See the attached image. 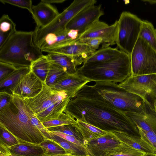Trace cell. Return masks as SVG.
Masks as SVG:
<instances>
[{
	"label": "cell",
	"mask_w": 156,
	"mask_h": 156,
	"mask_svg": "<svg viewBox=\"0 0 156 156\" xmlns=\"http://www.w3.org/2000/svg\"><path fill=\"white\" fill-rule=\"evenodd\" d=\"M64 112L105 130L122 131L140 137L136 126L124 112L96 97L76 96Z\"/></svg>",
	"instance_id": "6da1fadb"
},
{
	"label": "cell",
	"mask_w": 156,
	"mask_h": 156,
	"mask_svg": "<svg viewBox=\"0 0 156 156\" xmlns=\"http://www.w3.org/2000/svg\"><path fill=\"white\" fill-rule=\"evenodd\" d=\"M30 110L23 98L12 94L10 103L0 110V123L20 140L40 144L46 138L32 123Z\"/></svg>",
	"instance_id": "7a4b0ae2"
},
{
	"label": "cell",
	"mask_w": 156,
	"mask_h": 156,
	"mask_svg": "<svg viewBox=\"0 0 156 156\" xmlns=\"http://www.w3.org/2000/svg\"><path fill=\"white\" fill-rule=\"evenodd\" d=\"M76 96L96 97L109 103L124 112L143 113L146 102L140 96L128 92L113 82H96L85 85Z\"/></svg>",
	"instance_id": "3957f363"
},
{
	"label": "cell",
	"mask_w": 156,
	"mask_h": 156,
	"mask_svg": "<svg viewBox=\"0 0 156 156\" xmlns=\"http://www.w3.org/2000/svg\"><path fill=\"white\" fill-rule=\"evenodd\" d=\"M34 31H16L0 48V61L19 68L30 66L43 55L34 44Z\"/></svg>",
	"instance_id": "277c9868"
},
{
	"label": "cell",
	"mask_w": 156,
	"mask_h": 156,
	"mask_svg": "<svg viewBox=\"0 0 156 156\" xmlns=\"http://www.w3.org/2000/svg\"><path fill=\"white\" fill-rule=\"evenodd\" d=\"M77 73L91 82L121 83L131 75L130 55L122 51L108 61L83 63L78 68Z\"/></svg>",
	"instance_id": "5b68a950"
},
{
	"label": "cell",
	"mask_w": 156,
	"mask_h": 156,
	"mask_svg": "<svg viewBox=\"0 0 156 156\" xmlns=\"http://www.w3.org/2000/svg\"><path fill=\"white\" fill-rule=\"evenodd\" d=\"M117 48L130 55L139 37L142 20L129 12H122L118 20Z\"/></svg>",
	"instance_id": "8992f818"
},
{
	"label": "cell",
	"mask_w": 156,
	"mask_h": 156,
	"mask_svg": "<svg viewBox=\"0 0 156 156\" xmlns=\"http://www.w3.org/2000/svg\"><path fill=\"white\" fill-rule=\"evenodd\" d=\"M131 76L156 74V51L139 37L130 55Z\"/></svg>",
	"instance_id": "52a82bcc"
},
{
	"label": "cell",
	"mask_w": 156,
	"mask_h": 156,
	"mask_svg": "<svg viewBox=\"0 0 156 156\" xmlns=\"http://www.w3.org/2000/svg\"><path fill=\"white\" fill-rule=\"evenodd\" d=\"M95 0H75L70 5L46 27L35 28L33 41L36 46L48 34L64 30L69 21L78 13L87 7L95 4Z\"/></svg>",
	"instance_id": "ba28073f"
},
{
	"label": "cell",
	"mask_w": 156,
	"mask_h": 156,
	"mask_svg": "<svg viewBox=\"0 0 156 156\" xmlns=\"http://www.w3.org/2000/svg\"><path fill=\"white\" fill-rule=\"evenodd\" d=\"M118 84L119 87L140 96L153 106L151 101L153 105L156 98V74L130 76Z\"/></svg>",
	"instance_id": "9c48e42d"
},
{
	"label": "cell",
	"mask_w": 156,
	"mask_h": 156,
	"mask_svg": "<svg viewBox=\"0 0 156 156\" xmlns=\"http://www.w3.org/2000/svg\"><path fill=\"white\" fill-rule=\"evenodd\" d=\"M69 96L63 91H57L46 85L44 83L41 91L35 96L23 98L35 115L40 113L54 103ZM70 97V96H69Z\"/></svg>",
	"instance_id": "30bf717a"
},
{
	"label": "cell",
	"mask_w": 156,
	"mask_h": 156,
	"mask_svg": "<svg viewBox=\"0 0 156 156\" xmlns=\"http://www.w3.org/2000/svg\"><path fill=\"white\" fill-rule=\"evenodd\" d=\"M119 28L118 20L109 26L106 23L96 21L81 34L77 40L86 38H99L102 40V47L116 44Z\"/></svg>",
	"instance_id": "8fae6325"
},
{
	"label": "cell",
	"mask_w": 156,
	"mask_h": 156,
	"mask_svg": "<svg viewBox=\"0 0 156 156\" xmlns=\"http://www.w3.org/2000/svg\"><path fill=\"white\" fill-rule=\"evenodd\" d=\"M101 6V4H93L84 8L69 21L66 26V29L78 30L79 36L104 15Z\"/></svg>",
	"instance_id": "7c38bea8"
},
{
	"label": "cell",
	"mask_w": 156,
	"mask_h": 156,
	"mask_svg": "<svg viewBox=\"0 0 156 156\" xmlns=\"http://www.w3.org/2000/svg\"><path fill=\"white\" fill-rule=\"evenodd\" d=\"M41 51L64 54L72 57L77 66L83 63L85 60L95 51L87 45L74 40L61 46L44 49Z\"/></svg>",
	"instance_id": "4fadbf2b"
},
{
	"label": "cell",
	"mask_w": 156,
	"mask_h": 156,
	"mask_svg": "<svg viewBox=\"0 0 156 156\" xmlns=\"http://www.w3.org/2000/svg\"><path fill=\"white\" fill-rule=\"evenodd\" d=\"M44 83L30 70L20 76L11 93L23 98H32L41 91Z\"/></svg>",
	"instance_id": "5bb4252c"
},
{
	"label": "cell",
	"mask_w": 156,
	"mask_h": 156,
	"mask_svg": "<svg viewBox=\"0 0 156 156\" xmlns=\"http://www.w3.org/2000/svg\"><path fill=\"white\" fill-rule=\"evenodd\" d=\"M90 82L87 78L77 73L68 75L52 88L57 91H65L72 99L76 96L85 85Z\"/></svg>",
	"instance_id": "9a60e30c"
},
{
	"label": "cell",
	"mask_w": 156,
	"mask_h": 156,
	"mask_svg": "<svg viewBox=\"0 0 156 156\" xmlns=\"http://www.w3.org/2000/svg\"><path fill=\"white\" fill-rule=\"evenodd\" d=\"M34 16L36 24L35 28L44 27L50 24L59 15L57 9L51 4L41 2L33 5Z\"/></svg>",
	"instance_id": "2e32d148"
},
{
	"label": "cell",
	"mask_w": 156,
	"mask_h": 156,
	"mask_svg": "<svg viewBox=\"0 0 156 156\" xmlns=\"http://www.w3.org/2000/svg\"><path fill=\"white\" fill-rule=\"evenodd\" d=\"M124 113L137 127L146 131H156V112L152 105L146 103L143 113Z\"/></svg>",
	"instance_id": "e0dca14e"
},
{
	"label": "cell",
	"mask_w": 156,
	"mask_h": 156,
	"mask_svg": "<svg viewBox=\"0 0 156 156\" xmlns=\"http://www.w3.org/2000/svg\"><path fill=\"white\" fill-rule=\"evenodd\" d=\"M108 131L120 142L146 153L156 154V151L140 137L122 131L112 130Z\"/></svg>",
	"instance_id": "ac0fdd59"
},
{
	"label": "cell",
	"mask_w": 156,
	"mask_h": 156,
	"mask_svg": "<svg viewBox=\"0 0 156 156\" xmlns=\"http://www.w3.org/2000/svg\"><path fill=\"white\" fill-rule=\"evenodd\" d=\"M110 135L91 140L86 146L90 155L103 156L108 148L115 147L120 142L110 133Z\"/></svg>",
	"instance_id": "d6986e66"
},
{
	"label": "cell",
	"mask_w": 156,
	"mask_h": 156,
	"mask_svg": "<svg viewBox=\"0 0 156 156\" xmlns=\"http://www.w3.org/2000/svg\"><path fill=\"white\" fill-rule=\"evenodd\" d=\"M68 30L66 29L63 31L47 35L36 46L41 51L48 48L61 46L69 43L73 41L68 35Z\"/></svg>",
	"instance_id": "ffe728a7"
},
{
	"label": "cell",
	"mask_w": 156,
	"mask_h": 156,
	"mask_svg": "<svg viewBox=\"0 0 156 156\" xmlns=\"http://www.w3.org/2000/svg\"><path fill=\"white\" fill-rule=\"evenodd\" d=\"M76 120V122L74 125L82 135L83 143L86 146L92 140L110 134L108 131L101 129L83 121Z\"/></svg>",
	"instance_id": "44dd1931"
},
{
	"label": "cell",
	"mask_w": 156,
	"mask_h": 156,
	"mask_svg": "<svg viewBox=\"0 0 156 156\" xmlns=\"http://www.w3.org/2000/svg\"><path fill=\"white\" fill-rule=\"evenodd\" d=\"M71 99L68 96L65 99L52 104L44 111L35 115L42 122L55 119L64 112Z\"/></svg>",
	"instance_id": "7402d4cb"
},
{
	"label": "cell",
	"mask_w": 156,
	"mask_h": 156,
	"mask_svg": "<svg viewBox=\"0 0 156 156\" xmlns=\"http://www.w3.org/2000/svg\"><path fill=\"white\" fill-rule=\"evenodd\" d=\"M8 147L12 154L21 156H42L44 154L43 148L40 144L21 140L19 143Z\"/></svg>",
	"instance_id": "603a6c76"
},
{
	"label": "cell",
	"mask_w": 156,
	"mask_h": 156,
	"mask_svg": "<svg viewBox=\"0 0 156 156\" xmlns=\"http://www.w3.org/2000/svg\"><path fill=\"white\" fill-rule=\"evenodd\" d=\"M122 51L117 48L110 47H102L89 56L83 63L108 61L118 57Z\"/></svg>",
	"instance_id": "cb8c5ba5"
},
{
	"label": "cell",
	"mask_w": 156,
	"mask_h": 156,
	"mask_svg": "<svg viewBox=\"0 0 156 156\" xmlns=\"http://www.w3.org/2000/svg\"><path fill=\"white\" fill-rule=\"evenodd\" d=\"M50 139L57 143L65 151L66 154L73 155H90L87 148L69 141L48 130Z\"/></svg>",
	"instance_id": "d4e9b609"
},
{
	"label": "cell",
	"mask_w": 156,
	"mask_h": 156,
	"mask_svg": "<svg viewBox=\"0 0 156 156\" xmlns=\"http://www.w3.org/2000/svg\"><path fill=\"white\" fill-rule=\"evenodd\" d=\"M48 55L52 62L61 67L67 74L72 75L77 73L78 68L72 57L56 53Z\"/></svg>",
	"instance_id": "484cf974"
},
{
	"label": "cell",
	"mask_w": 156,
	"mask_h": 156,
	"mask_svg": "<svg viewBox=\"0 0 156 156\" xmlns=\"http://www.w3.org/2000/svg\"><path fill=\"white\" fill-rule=\"evenodd\" d=\"M52 63L48 55H43L32 62L30 70L43 83H44Z\"/></svg>",
	"instance_id": "4316f807"
},
{
	"label": "cell",
	"mask_w": 156,
	"mask_h": 156,
	"mask_svg": "<svg viewBox=\"0 0 156 156\" xmlns=\"http://www.w3.org/2000/svg\"><path fill=\"white\" fill-rule=\"evenodd\" d=\"M120 142L117 146L106 149L103 156H144L146 154Z\"/></svg>",
	"instance_id": "83f0119b"
},
{
	"label": "cell",
	"mask_w": 156,
	"mask_h": 156,
	"mask_svg": "<svg viewBox=\"0 0 156 156\" xmlns=\"http://www.w3.org/2000/svg\"><path fill=\"white\" fill-rule=\"evenodd\" d=\"M30 67H22L15 70L6 78L0 81V91L7 90L11 94V91L17 83L20 76L28 73Z\"/></svg>",
	"instance_id": "f1b7e54d"
},
{
	"label": "cell",
	"mask_w": 156,
	"mask_h": 156,
	"mask_svg": "<svg viewBox=\"0 0 156 156\" xmlns=\"http://www.w3.org/2000/svg\"><path fill=\"white\" fill-rule=\"evenodd\" d=\"M68 75L61 67L52 62L44 83L52 87Z\"/></svg>",
	"instance_id": "f546056e"
},
{
	"label": "cell",
	"mask_w": 156,
	"mask_h": 156,
	"mask_svg": "<svg viewBox=\"0 0 156 156\" xmlns=\"http://www.w3.org/2000/svg\"><path fill=\"white\" fill-rule=\"evenodd\" d=\"M139 37L156 51V29L151 23L147 20H142Z\"/></svg>",
	"instance_id": "4dcf8cb0"
},
{
	"label": "cell",
	"mask_w": 156,
	"mask_h": 156,
	"mask_svg": "<svg viewBox=\"0 0 156 156\" xmlns=\"http://www.w3.org/2000/svg\"><path fill=\"white\" fill-rule=\"evenodd\" d=\"M76 122L75 119L68 113L63 112L55 119L42 123L44 127L47 129L60 126L73 125Z\"/></svg>",
	"instance_id": "1f68e13d"
},
{
	"label": "cell",
	"mask_w": 156,
	"mask_h": 156,
	"mask_svg": "<svg viewBox=\"0 0 156 156\" xmlns=\"http://www.w3.org/2000/svg\"><path fill=\"white\" fill-rule=\"evenodd\" d=\"M40 144L43 148L44 154L52 155L67 154L61 146L51 139H46Z\"/></svg>",
	"instance_id": "d6a6232c"
},
{
	"label": "cell",
	"mask_w": 156,
	"mask_h": 156,
	"mask_svg": "<svg viewBox=\"0 0 156 156\" xmlns=\"http://www.w3.org/2000/svg\"><path fill=\"white\" fill-rule=\"evenodd\" d=\"M20 140L0 123V144L10 147L19 143Z\"/></svg>",
	"instance_id": "836d02e7"
},
{
	"label": "cell",
	"mask_w": 156,
	"mask_h": 156,
	"mask_svg": "<svg viewBox=\"0 0 156 156\" xmlns=\"http://www.w3.org/2000/svg\"><path fill=\"white\" fill-rule=\"evenodd\" d=\"M74 124L60 126L47 129L50 131L59 132L73 136L83 143L82 136Z\"/></svg>",
	"instance_id": "e575fe53"
},
{
	"label": "cell",
	"mask_w": 156,
	"mask_h": 156,
	"mask_svg": "<svg viewBox=\"0 0 156 156\" xmlns=\"http://www.w3.org/2000/svg\"><path fill=\"white\" fill-rule=\"evenodd\" d=\"M16 31L15 23L8 15H3L0 19V32L11 36Z\"/></svg>",
	"instance_id": "d590c367"
},
{
	"label": "cell",
	"mask_w": 156,
	"mask_h": 156,
	"mask_svg": "<svg viewBox=\"0 0 156 156\" xmlns=\"http://www.w3.org/2000/svg\"><path fill=\"white\" fill-rule=\"evenodd\" d=\"M137 128L140 137L156 151V131H146Z\"/></svg>",
	"instance_id": "8d00e7d4"
},
{
	"label": "cell",
	"mask_w": 156,
	"mask_h": 156,
	"mask_svg": "<svg viewBox=\"0 0 156 156\" xmlns=\"http://www.w3.org/2000/svg\"><path fill=\"white\" fill-rule=\"evenodd\" d=\"M4 4H8L20 8L27 9L31 14L33 17L34 16L32 9V1L30 0H0Z\"/></svg>",
	"instance_id": "74e56055"
},
{
	"label": "cell",
	"mask_w": 156,
	"mask_h": 156,
	"mask_svg": "<svg viewBox=\"0 0 156 156\" xmlns=\"http://www.w3.org/2000/svg\"><path fill=\"white\" fill-rule=\"evenodd\" d=\"M30 116L32 123L40 131L46 139H50V137L48 129L44 127L42 123L37 118L31 109Z\"/></svg>",
	"instance_id": "f35d334b"
},
{
	"label": "cell",
	"mask_w": 156,
	"mask_h": 156,
	"mask_svg": "<svg viewBox=\"0 0 156 156\" xmlns=\"http://www.w3.org/2000/svg\"><path fill=\"white\" fill-rule=\"evenodd\" d=\"M18 68L10 64L0 61V81Z\"/></svg>",
	"instance_id": "ab89813d"
},
{
	"label": "cell",
	"mask_w": 156,
	"mask_h": 156,
	"mask_svg": "<svg viewBox=\"0 0 156 156\" xmlns=\"http://www.w3.org/2000/svg\"><path fill=\"white\" fill-rule=\"evenodd\" d=\"M75 41L87 45L95 51L103 43L102 40L99 38H86Z\"/></svg>",
	"instance_id": "60d3db41"
},
{
	"label": "cell",
	"mask_w": 156,
	"mask_h": 156,
	"mask_svg": "<svg viewBox=\"0 0 156 156\" xmlns=\"http://www.w3.org/2000/svg\"><path fill=\"white\" fill-rule=\"evenodd\" d=\"M12 94L6 91L0 92V110L8 105L11 102Z\"/></svg>",
	"instance_id": "b9f144b4"
},
{
	"label": "cell",
	"mask_w": 156,
	"mask_h": 156,
	"mask_svg": "<svg viewBox=\"0 0 156 156\" xmlns=\"http://www.w3.org/2000/svg\"><path fill=\"white\" fill-rule=\"evenodd\" d=\"M51 132L54 134L62 138L69 141L78 145L87 147L84 144L83 142L78 140L76 137L73 136L59 132Z\"/></svg>",
	"instance_id": "7bdbcfd3"
},
{
	"label": "cell",
	"mask_w": 156,
	"mask_h": 156,
	"mask_svg": "<svg viewBox=\"0 0 156 156\" xmlns=\"http://www.w3.org/2000/svg\"><path fill=\"white\" fill-rule=\"evenodd\" d=\"M0 156H21L12 153L8 147L0 144Z\"/></svg>",
	"instance_id": "ee69618b"
},
{
	"label": "cell",
	"mask_w": 156,
	"mask_h": 156,
	"mask_svg": "<svg viewBox=\"0 0 156 156\" xmlns=\"http://www.w3.org/2000/svg\"><path fill=\"white\" fill-rule=\"evenodd\" d=\"M68 30V35L71 39L73 41L78 39L79 37V34L78 30Z\"/></svg>",
	"instance_id": "f6af8a7d"
},
{
	"label": "cell",
	"mask_w": 156,
	"mask_h": 156,
	"mask_svg": "<svg viewBox=\"0 0 156 156\" xmlns=\"http://www.w3.org/2000/svg\"><path fill=\"white\" fill-rule=\"evenodd\" d=\"M65 1V0H41V2L51 4L52 3H62Z\"/></svg>",
	"instance_id": "bcb514c9"
},
{
	"label": "cell",
	"mask_w": 156,
	"mask_h": 156,
	"mask_svg": "<svg viewBox=\"0 0 156 156\" xmlns=\"http://www.w3.org/2000/svg\"><path fill=\"white\" fill-rule=\"evenodd\" d=\"M69 154H65L58 155H52L44 154L42 156H68Z\"/></svg>",
	"instance_id": "7dc6e473"
},
{
	"label": "cell",
	"mask_w": 156,
	"mask_h": 156,
	"mask_svg": "<svg viewBox=\"0 0 156 156\" xmlns=\"http://www.w3.org/2000/svg\"><path fill=\"white\" fill-rule=\"evenodd\" d=\"M144 156H156V154L146 153Z\"/></svg>",
	"instance_id": "c3c4849f"
},
{
	"label": "cell",
	"mask_w": 156,
	"mask_h": 156,
	"mask_svg": "<svg viewBox=\"0 0 156 156\" xmlns=\"http://www.w3.org/2000/svg\"><path fill=\"white\" fill-rule=\"evenodd\" d=\"M153 107L154 108L156 112V98L154 101L153 103Z\"/></svg>",
	"instance_id": "681fc988"
},
{
	"label": "cell",
	"mask_w": 156,
	"mask_h": 156,
	"mask_svg": "<svg viewBox=\"0 0 156 156\" xmlns=\"http://www.w3.org/2000/svg\"><path fill=\"white\" fill-rule=\"evenodd\" d=\"M68 156H91V155H72V154H69Z\"/></svg>",
	"instance_id": "f907efd6"
}]
</instances>
